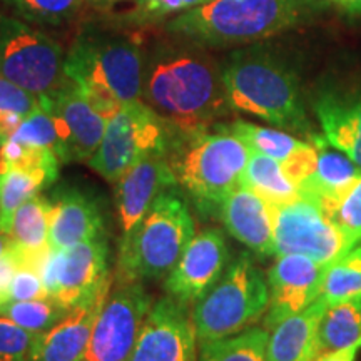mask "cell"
Returning <instances> with one entry per match:
<instances>
[{"label": "cell", "mask_w": 361, "mask_h": 361, "mask_svg": "<svg viewBox=\"0 0 361 361\" xmlns=\"http://www.w3.org/2000/svg\"><path fill=\"white\" fill-rule=\"evenodd\" d=\"M188 305L166 296L151 306L129 361H197Z\"/></svg>", "instance_id": "obj_13"}, {"label": "cell", "mask_w": 361, "mask_h": 361, "mask_svg": "<svg viewBox=\"0 0 361 361\" xmlns=\"http://www.w3.org/2000/svg\"><path fill=\"white\" fill-rule=\"evenodd\" d=\"M229 261V247L219 229L194 234L183 256L166 276L164 288L171 298L194 305L223 276Z\"/></svg>", "instance_id": "obj_15"}, {"label": "cell", "mask_w": 361, "mask_h": 361, "mask_svg": "<svg viewBox=\"0 0 361 361\" xmlns=\"http://www.w3.org/2000/svg\"><path fill=\"white\" fill-rule=\"evenodd\" d=\"M99 2H121V0H99Z\"/></svg>", "instance_id": "obj_46"}, {"label": "cell", "mask_w": 361, "mask_h": 361, "mask_svg": "<svg viewBox=\"0 0 361 361\" xmlns=\"http://www.w3.org/2000/svg\"><path fill=\"white\" fill-rule=\"evenodd\" d=\"M308 0H211L166 22V32L201 47L255 44L293 29L308 13Z\"/></svg>", "instance_id": "obj_3"}, {"label": "cell", "mask_w": 361, "mask_h": 361, "mask_svg": "<svg viewBox=\"0 0 361 361\" xmlns=\"http://www.w3.org/2000/svg\"><path fill=\"white\" fill-rule=\"evenodd\" d=\"M49 293L45 290L39 271L32 268H20L13 276L7 291V301H30L47 300Z\"/></svg>", "instance_id": "obj_39"}, {"label": "cell", "mask_w": 361, "mask_h": 361, "mask_svg": "<svg viewBox=\"0 0 361 361\" xmlns=\"http://www.w3.org/2000/svg\"><path fill=\"white\" fill-rule=\"evenodd\" d=\"M194 234L188 202L174 188L166 189L123 236L117 259L119 284L168 276Z\"/></svg>", "instance_id": "obj_6"}, {"label": "cell", "mask_w": 361, "mask_h": 361, "mask_svg": "<svg viewBox=\"0 0 361 361\" xmlns=\"http://www.w3.org/2000/svg\"><path fill=\"white\" fill-rule=\"evenodd\" d=\"M0 305H2V301H0Z\"/></svg>", "instance_id": "obj_47"}, {"label": "cell", "mask_w": 361, "mask_h": 361, "mask_svg": "<svg viewBox=\"0 0 361 361\" xmlns=\"http://www.w3.org/2000/svg\"><path fill=\"white\" fill-rule=\"evenodd\" d=\"M176 130L141 99L123 104L107 123L106 134L89 166L109 183L152 156H168Z\"/></svg>", "instance_id": "obj_8"}, {"label": "cell", "mask_w": 361, "mask_h": 361, "mask_svg": "<svg viewBox=\"0 0 361 361\" xmlns=\"http://www.w3.org/2000/svg\"><path fill=\"white\" fill-rule=\"evenodd\" d=\"M241 184L273 207L284 206L300 197L298 186L284 173L281 162L259 152H251Z\"/></svg>", "instance_id": "obj_25"}, {"label": "cell", "mask_w": 361, "mask_h": 361, "mask_svg": "<svg viewBox=\"0 0 361 361\" xmlns=\"http://www.w3.org/2000/svg\"><path fill=\"white\" fill-rule=\"evenodd\" d=\"M310 142L316 147L318 161H316L314 173L298 188V191L301 197L314 201L323 211H326L340 201L361 178V168L345 152L333 147L324 134L314 133Z\"/></svg>", "instance_id": "obj_21"}, {"label": "cell", "mask_w": 361, "mask_h": 361, "mask_svg": "<svg viewBox=\"0 0 361 361\" xmlns=\"http://www.w3.org/2000/svg\"><path fill=\"white\" fill-rule=\"evenodd\" d=\"M211 0H135V8L129 19L144 24V22H156L166 19L169 16L191 11Z\"/></svg>", "instance_id": "obj_37"}, {"label": "cell", "mask_w": 361, "mask_h": 361, "mask_svg": "<svg viewBox=\"0 0 361 361\" xmlns=\"http://www.w3.org/2000/svg\"><path fill=\"white\" fill-rule=\"evenodd\" d=\"M269 333L247 328L236 335L201 343L197 361H268Z\"/></svg>", "instance_id": "obj_27"}, {"label": "cell", "mask_w": 361, "mask_h": 361, "mask_svg": "<svg viewBox=\"0 0 361 361\" xmlns=\"http://www.w3.org/2000/svg\"><path fill=\"white\" fill-rule=\"evenodd\" d=\"M313 109L328 142L361 168V90H326L316 96Z\"/></svg>", "instance_id": "obj_22"}, {"label": "cell", "mask_w": 361, "mask_h": 361, "mask_svg": "<svg viewBox=\"0 0 361 361\" xmlns=\"http://www.w3.org/2000/svg\"><path fill=\"white\" fill-rule=\"evenodd\" d=\"M360 350H361V338L358 341L345 346V348L319 353L316 356L314 361H356V356H358Z\"/></svg>", "instance_id": "obj_42"}, {"label": "cell", "mask_w": 361, "mask_h": 361, "mask_svg": "<svg viewBox=\"0 0 361 361\" xmlns=\"http://www.w3.org/2000/svg\"><path fill=\"white\" fill-rule=\"evenodd\" d=\"M151 306L141 283L121 284L99 311L82 361H129Z\"/></svg>", "instance_id": "obj_12"}, {"label": "cell", "mask_w": 361, "mask_h": 361, "mask_svg": "<svg viewBox=\"0 0 361 361\" xmlns=\"http://www.w3.org/2000/svg\"><path fill=\"white\" fill-rule=\"evenodd\" d=\"M141 97L186 134L209 129L233 111L221 66L204 47L180 37L159 40L144 54Z\"/></svg>", "instance_id": "obj_1"}, {"label": "cell", "mask_w": 361, "mask_h": 361, "mask_svg": "<svg viewBox=\"0 0 361 361\" xmlns=\"http://www.w3.org/2000/svg\"><path fill=\"white\" fill-rule=\"evenodd\" d=\"M360 241L306 197L274 207V256L303 255L331 264Z\"/></svg>", "instance_id": "obj_10"}, {"label": "cell", "mask_w": 361, "mask_h": 361, "mask_svg": "<svg viewBox=\"0 0 361 361\" xmlns=\"http://www.w3.org/2000/svg\"><path fill=\"white\" fill-rule=\"evenodd\" d=\"M319 298L328 306L361 298V241L328 266Z\"/></svg>", "instance_id": "obj_30"}, {"label": "cell", "mask_w": 361, "mask_h": 361, "mask_svg": "<svg viewBox=\"0 0 361 361\" xmlns=\"http://www.w3.org/2000/svg\"><path fill=\"white\" fill-rule=\"evenodd\" d=\"M269 305V288L263 271L247 252L224 269L213 288L196 301L191 319L200 343L245 331Z\"/></svg>", "instance_id": "obj_7"}, {"label": "cell", "mask_w": 361, "mask_h": 361, "mask_svg": "<svg viewBox=\"0 0 361 361\" xmlns=\"http://www.w3.org/2000/svg\"><path fill=\"white\" fill-rule=\"evenodd\" d=\"M324 213L345 231L361 238V178Z\"/></svg>", "instance_id": "obj_38"}, {"label": "cell", "mask_w": 361, "mask_h": 361, "mask_svg": "<svg viewBox=\"0 0 361 361\" xmlns=\"http://www.w3.org/2000/svg\"><path fill=\"white\" fill-rule=\"evenodd\" d=\"M66 75L107 117L141 99L144 52L135 40L89 29L75 37L64 62Z\"/></svg>", "instance_id": "obj_4"}, {"label": "cell", "mask_w": 361, "mask_h": 361, "mask_svg": "<svg viewBox=\"0 0 361 361\" xmlns=\"http://www.w3.org/2000/svg\"><path fill=\"white\" fill-rule=\"evenodd\" d=\"M35 336V333L27 331L8 318L0 316V361L29 360Z\"/></svg>", "instance_id": "obj_36"}, {"label": "cell", "mask_w": 361, "mask_h": 361, "mask_svg": "<svg viewBox=\"0 0 361 361\" xmlns=\"http://www.w3.org/2000/svg\"><path fill=\"white\" fill-rule=\"evenodd\" d=\"M11 246V238H8V234L6 233H0V256L6 252L7 247Z\"/></svg>", "instance_id": "obj_44"}, {"label": "cell", "mask_w": 361, "mask_h": 361, "mask_svg": "<svg viewBox=\"0 0 361 361\" xmlns=\"http://www.w3.org/2000/svg\"><path fill=\"white\" fill-rule=\"evenodd\" d=\"M106 236L89 239L67 250H51L39 266L49 298L71 310L99 295L111 283Z\"/></svg>", "instance_id": "obj_11"}, {"label": "cell", "mask_w": 361, "mask_h": 361, "mask_svg": "<svg viewBox=\"0 0 361 361\" xmlns=\"http://www.w3.org/2000/svg\"><path fill=\"white\" fill-rule=\"evenodd\" d=\"M49 218H51V201L40 194L30 197L13 214L8 238L13 250L19 255L22 268L39 271L45 255L51 251Z\"/></svg>", "instance_id": "obj_24"}, {"label": "cell", "mask_w": 361, "mask_h": 361, "mask_svg": "<svg viewBox=\"0 0 361 361\" xmlns=\"http://www.w3.org/2000/svg\"><path fill=\"white\" fill-rule=\"evenodd\" d=\"M316 161H318V152H316L313 144L308 141L298 149L295 154H291L286 161L281 162V166L288 178L300 188L314 173Z\"/></svg>", "instance_id": "obj_40"}, {"label": "cell", "mask_w": 361, "mask_h": 361, "mask_svg": "<svg viewBox=\"0 0 361 361\" xmlns=\"http://www.w3.org/2000/svg\"><path fill=\"white\" fill-rule=\"evenodd\" d=\"M59 164L61 159L51 149L30 146L13 137H7L0 146V173L8 169L42 171L57 179Z\"/></svg>", "instance_id": "obj_32"}, {"label": "cell", "mask_w": 361, "mask_h": 361, "mask_svg": "<svg viewBox=\"0 0 361 361\" xmlns=\"http://www.w3.org/2000/svg\"><path fill=\"white\" fill-rule=\"evenodd\" d=\"M40 107V97L0 75V129L6 139L17 126Z\"/></svg>", "instance_id": "obj_34"}, {"label": "cell", "mask_w": 361, "mask_h": 361, "mask_svg": "<svg viewBox=\"0 0 361 361\" xmlns=\"http://www.w3.org/2000/svg\"><path fill=\"white\" fill-rule=\"evenodd\" d=\"M350 13H361V0H329Z\"/></svg>", "instance_id": "obj_43"}, {"label": "cell", "mask_w": 361, "mask_h": 361, "mask_svg": "<svg viewBox=\"0 0 361 361\" xmlns=\"http://www.w3.org/2000/svg\"><path fill=\"white\" fill-rule=\"evenodd\" d=\"M111 283L90 300L84 301L35 336L27 361H82L99 311L106 303Z\"/></svg>", "instance_id": "obj_17"}, {"label": "cell", "mask_w": 361, "mask_h": 361, "mask_svg": "<svg viewBox=\"0 0 361 361\" xmlns=\"http://www.w3.org/2000/svg\"><path fill=\"white\" fill-rule=\"evenodd\" d=\"M8 137H13L17 141L30 144V146L35 147L51 149V151L56 152L59 159L62 156V137L57 119L52 114V111H49L42 104L32 114L22 119V123L17 126V129Z\"/></svg>", "instance_id": "obj_33"}, {"label": "cell", "mask_w": 361, "mask_h": 361, "mask_svg": "<svg viewBox=\"0 0 361 361\" xmlns=\"http://www.w3.org/2000/svg\"><path fill=\"white\" fill-rule=\"evenodd\" d=\"M226 130L236 135L251 149V152L269 156L279 162H284L300 149L306 141H300L295 135L281 129L263 128L246 121H233L231 124H221Z\"/></svg>", "instance_id": "obj_29"}, {"label": "cell", "mask_w": 361, "mask_h": 361, "mask_svg": "<svg viewBox=\"0 0 361 361\" xmlns=\"http://www.w3.org/2000/svg\"><path fill=\"white\" fill-rule=\"evenodd\" d=\"M66 54L56 40L12 16L0 12V75L37 97L52 96L71 79Z\"/></svg>", "instance_id": "obj_9"}, {"label": "cell", "mask_w": 361, "mask_h": 361, "mask_svg": "<svg viewBox=\"0 0 361 361\" xmlns=\"http://www.w3.org/2000/svg\"><path fill=\"white\" fill-rule=\"evenodd\" d=\"M54 180L42 171L8 169L0 173V233L8 234L16 211Z\"/></svg>", "instance_id": "obj_26"}, {"label": "cell", "mask_w": 361, "mask_h": 361, "mask_svg": "<svg viewBox=\"0 0 361 361\" xmlns=\"http://www.w3.org/2000/svg\"><path fill=\"white\" fill-rule=\"evenodd\" d=\"M40 104L56 116L62 137L61 162L89 161L96 154L106 134L109 117L71 82L52 96L40 97Z\"/></svg>", "instance_id": "obj_14"}, {"label": "cell", "mask_w": 361, "mask_h": 361, "mask_svg": "<svg viewBox=\"0 0 361 361\" xmlns=\"http://www.w3.org/2000/svg\"><path fill=\"white\" fill-rule=\"evenodd\" d=\"M326 306L318 298L306 310L271 328L268 361H314L319 355V323Z\"/></svg>", "instance_id": "obj_23"}, {"label": "cell", "mask_w": 361, "mask_h": 361, "mask_svg": "<svg viewBox=\"0 0 361 361\" xmlns=\"http://www.w3.org/2000/svg\"><path fill=\"white\" fill-rule=\"evenodd\" d=\"M328 266L303 255L279 256L268 273L269 305L264 318L266 329L306 310L322 296Z\"/></svg>", "instance_id": "obj_16"}, {"label": "cell", "mask_w": 361, "mask_h": 361, "mask_svg": "<svg viewBox=\"0 0 361 361\" xmlns=\"http://www.w3.org/2000/svg\"><path fill=\"white\" fill-rule=\"evenodd\" d=\"M251 149L221 124L214 130L178 133L168 159L176 179L202 214H216L241 186Z\"/></svg>", "instance_id": "obj_5"}, {"label": "cell", "mask_w": 361, "mask_h": 361, "mask_svg": "<svg viewBox=\"0 0 361 361\" xmlns=\"http://www.w3.org/2000/svg\"><path fill=\"white\" fill-rule=\"evenodd\" d=\"M319 353L345 348L361 338V298L329 305L319 323Z\"/></svg>", "instance_id": "obj_28"}, {"label": "cell", "mask_w": 361, "mask_h": 361, "mask_svg": "<svg viewBox=\"0 0 361 361\" xmlns=\"http://www.w3.org/2000/svg\"><path fill=\"white\" fill-rule=\"evenodd\" d=\"M104 234L101 204L80 189H59L51 201L49 246L67 250Z\"/></svg>", "instance_id": "obj_19"}, {"label": "cell", "mask_w": 361, "mask_h": 361, "mask_svg": "<svg viewBox=\"0 0 361 361\" xmlns=\"http://www.w3.org/2000/svg\"><path fill=\"white\" fill-rule=\"evenodd\" d=\"M6 141V135H4V133H2V129H0V146H2V142Z\"/></svg>", "instance_id": "obj_45"}, {"label": "cell", "mask_w": 361, "mask_h": 361, "mask_svg": "<svg viewBox=\"0 0 361 361\" xmlns=\"http://www.w3.org/2000/svg\"><path fill=\"white\" fill-rule=\"evenodd\" d=\"M233 111L256 116L278 129L311 139L300 80L281 57L263 47L243 49L221 66Z\"/></svg>", "instance_id": "obj_2"}, {"label": "cell", "mask_w": 361, "mask_h": 361, "mask_svg": "<svg viewBox=\"0 0 361 361\" xmlns=\"http://www.w3.org/2000/svg\"><path fill=\"white\" fill-rule=\"evenodd\" d=\"M178 184L168 156L147 157L116 183V206L123 234L129 233L166 189Z\"/></svg>", "instance_id": "obj_18"}, {"label": "cell", "mask_w": 361, "mask_h": 361, "mask_svg": "<svg viewBox=\"0 0 361 361\" xmlns=\"http://www.w3.org/2000/svg\"><path fill=\"white\" fill-rule=\"evenodd\" d=\"M67 311L69 310L62 308L51 298L30 301H6L0 305V316L8 318L20 328L35 333V335L51 328Z\"/></svg>", "instance_id": "obj_31"}, {"label": "cell", "mask_w": 361, "mask_h": 361, "mask_svg": "<svg viewBox=\"0 0 361 361\" xmlns=\"http://www.w3.org/2000/svg\"><path fill=\"white\" fill-rule=\"evenodd\" d=\"M233 238L261 256L274 255V207L246 186H238L219 211Z\"/></svg>", "instance_id": "obj_20"}, {"label": "cell", "mask_w": 361, "mask_h": 361, "mask_svg": "<svg viewBox=\"0 0 361 361\" xmlns=\"http://www.w3.org/2000/svg\"><path fill=\"white\" fill-rule=\"evenodd\" d=\"M20 268L22 264H20L19 255H17V251L13 250L12 241H11V246H8L6 252L0 256V301H2V303H6L7 301L8 286H11L13 276H16V273Z\"/></svg>", "instance_id": "obj_41"}, {"label": "cell", "mask_w": 361, "mask_h": 361, "mask_svg": "<svg viewBox=\"0 0 361 361\" xmlns=\"http://www.w3.org/2000/svg\"><path fill=\"white\" fill-rule=\"evenodd\" d=\"M85 0H6L22 19L35 24H62L75 16Z\"/></svg>", "instance_id": "obj_35"}]
</instances>
